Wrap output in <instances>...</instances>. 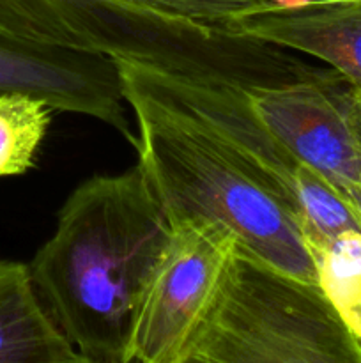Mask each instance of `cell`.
Returning <instances> with one entry per match:
<instances>
[{
  "label": "cell",
  "mask_w": 361,
  "mask_h": 363,
  "mask_svg": "<svg viewBox=\"0 0 361 363\" xmlns=\"http://www.w3.org/2000/svg\"><path fill=\"white\" fill-rule=\"evenodd\" d=\"M120 84L138 126V167L170 225L190 220L219 223L243 254L319 282L296 209L204 124L134 85Z\"/></svg>",
  "instance_id": "7a4b0ae2"
},
{
  "label": "cell",
  "mask_w": 361,
  "mask_h": 363,
  "mask_svg": "<svg viewBox=\"0 0 361 363\" xmlns=\"http://www.w3.org/2000/svg\"><path fill=\"white\" fill-rule=\"evenodd\" d=\"M353 85L333 69L317 80L250 92L275 137L350 199L361 188V147L350 128Z\"/></svg>",
  "instance_id": "8992f818"
},
{
  "label": "cell",
  "mask_w": 361,
  "mask_h": 363,
  "mask_svg": "<svg viewBox=\"0 0 361 363\" xmlns=\"http://www.w3.org/2000/svg\"><path fill=\"white\" fill-rule=\"evenodd\" d=\"M0 363H84L46 311L30 266L0 259Z\"/></svg>",
  "instance_id": "ba28073f"
},
{
  "label": "cell",
  "mask_w": 361,
  "mask_h": 363,
  "mask_svg": "<svg viewBox=\"0 0 361 363\" xmlns=\"http://www.w3.org/2000/svg\"><path fill=\"white\" fill-rule=\"evenodd\" d=\"M236 247L234 234L219 223L172 225L138 307L130 363H188Z\"/></svg>",
  "instance_id": "277c9868"
},
{
  "label": "cell",
  "mask_w": 361,
  "mask_h": 363,
  "mask_svg": "<svg viewBox=\"0 0 361 363\" xmlns=\"http://www.w3.org/2000/svg\"><path fill=\"white\" fill-rule=\"evenodd\" d=\"M120 2L170 14V16L223 25V27L234 18L265 6L264 0H120Z\"/></svg>",
  "instance_id": "30bf717a"
},
{
  "label": "cell",
  "mask_w": 361,
  "mask_h": 363,
  "mask_svg": "<svg viewBox=\"0 0 361 363\" xmlns=\"http://www.w3.org/2000/svg\"><path fill=\"white\" fill-rule=\"evenodd\" d=\"M55 110L23 92L0 94V177L21 176L35 165Z\"/></svg>",
  "instance_id": "9c48e42d"
},
{
  "label": "cell",
  "mask_w": 361,
  "mask_h": 363,
  "mask_svg": "<svg viewBox=\"0 0 361 363\" xmlns=\"http://www.w3.org/2000/svg\"><path fill=\"white\" fill-rule=\"evenodd\" d=\"M4 92L32 94L55 112L98 119L137 145L119 69L108 55L0 28V94Z\"/></svg>",
  "instance_id": "5b68a950"
},
{
  "label": "cell",
  "mask_w": 361,
  "mask_h": 363,
  "mask_svg": "<svg viewBox=\"0 0 361 363\" xmlns=\"http://www.w3.org/2000/svg\"><path fill=\"white\" fill-rule=\"evenodd\" d=\"M265 6H299V4H310V2H321V0H264Z\"/></svg>",
  "instance_id": "4fadbf2b"
},
{
  "label": "cell",
  "mask_w": 361,
  "mask_h": 363,
  "mask_svg": "<svg viewBox=\"0 0 361 363\" xmlns=\"http://www.w3.org/2000/svg\"><path fill=\"white\" fill-rule=\"evenodd\" d=\"M347 116H349V123H350V128H353L354 137H356L357 144H360L361 147V96H357L356 91L353 92V98H350L349 101Z\"/></svg>",
  "instance_id": "7c38bea8"
},
{
  "label": "cell",
  "mask_w": 361,
  "mask_h": 363,
  "mask_svg": "<svg viewBox=\"0 0 361 363\" xmlns=\"http://www.w3.org/2000/svg\"><path fill=\"white\" fill-rule=\"evenodd\" d=\"M52 0H0V28L35 38Z\"/></svg>",
  "instance_id": "8fae6325"
},
{
  "label": "cell",
  "mask_w": 361,
  "mask_h": 363,
  "mask_svg": "<svg viewBox=\"0 0 361 363\" xmlns=\"http://www.w3.org/2000/svg\"><path fill=\"white\" fill-rule=\"evenodd\" d=\"M172 225L142 169L94 176L67 197L30 266L84 363H130L134 319Z\"/></svg>",
  "instance_id": "6da1fadb"
},
{
  "label": "cell",
  "mask_w": 361,
  "mask_h": 363,
  "mask_svg": "<svg viewBox=\"0 0 361 363\" xmlns=\"http://www.w3.org/2000/svg\"><path fill=\"white\" fill-rule=\"evenodd\" d=\"M188 363H361V342L321 284L236 247Z\"/></svg>",
  "instance_id": "3957f363"
},
{
  "label": "cell",
  "mask_w": 361,
  "mask_h": 363,
  "mask_svg": "<svg viewBox=\"0 0 361 363\" xmlns=\"http://www.w3.org/2000/svg\"><path fill=\"white\" fill-rule=\"evenodd\" d=\"M350 199H353V202H354V204H356L357 211L361 213V188H360V190L353 191V195H350Z\"/></svg>",
  "instance_id": "5bb4252c"
},
{
  "label": "cell",
  "mask_w": 361,
  "mask_h": 363,
  "mask_svg": "<svg viewBox=\"0 0 361 363\" xmlns=\"http://www.w3.org/2000/svg\"><path fill=\"white\" fill-rule=\"evenodd\" d=\"M227 28L319 59L361 96V0L264 6L234 18Z\"/></svg>",
  "instance_id": "52a82bcc"
}]
</instances>
